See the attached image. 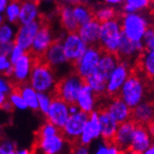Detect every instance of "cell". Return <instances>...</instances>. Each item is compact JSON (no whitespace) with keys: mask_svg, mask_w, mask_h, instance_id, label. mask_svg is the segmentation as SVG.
I'll return each instance as SVG.
<instances>
[{"mask_svg":"<svg viewBox=\"0 0 154 154\" xmlns=\"http://www.w3.org/2000/svg\"><path fill=\"white\" fill-rule=\"evenodd\" d=\"M149 80L140 72L133 71L122 86L118 96L131 109L147 99L149 93Z\"/></svg>","mask_w":154,"mask_h":154,"instance_id":"1","label":"cell"},{"mask_svg":"<svg viewBox=\"0 0 154 154\" xmlns=\"http://www.w3.org/2000/svg\"><path fill=\"white\" fill-rule=\"evenodd\" d=\"M119 20L123 34L135 42H142L147 30L151 26L146 13H121Z\"/></svg>","mask_w":154,"mask_h":154,"instance_id":"2","label":"cell"},{"mask_svg":"<svg viewBox=\"0 0 154 154\" xmlns=\"http://www.w3.org/2000/svg\"><path fill=\"white\" fill-rule=\"evenodd\" d=\"M33 59L29 84L37 92H51L57 81L55 71L42 59Z\"/></svg>","mask_w":154,"mask_h":154,"instance_id":"3","label":"cell"},{"mask_svg":"<svg viewBox=\"0 0 154 154\" xmlns=\"http://www.w3.org/2000/svg\"><path fill=\"white\" fill-rule=\"evenodd\" d=\"M84 83V79L74 71L58 79L53 91L49 93L51 97L60 98L68 104L76 103L77 98Z\"/></svg>","mask_w":154,"mask_h":154,"instance_id":"4","label":"cell"},{"mask_svg":"<svg viewBox=\"0 0 154 154\" xmlns=\"http://www.w3.org/2000/svg\"><path fill=\"white\" fill-rule=\"evenodd\" d=\"M123 32L119 18L101 23L100 38L98 45L103 52L116 54Z\"/></svg>","mask_w":154,"mask_h":154,"instance_id":"5","label":"cell"},{"mask_svg":"<svg viewBox=\"0 0 154 154\" xmlns=\"http://www.w3.org/2000/svg\"><path fill=\"white\" fill-rule=\"evenodd\" d=\"M39 20L41 22L40 29L32 42L31 49L28 51L36 59L43 58L44 54L55 39L53 37L50 20L43 15L39 16Z\"/></svg>","mask_w":154,"mask_h":154,"instance_id":"6","label":"cell"},{"mask_svg":"<svg viewBox=\"0 0 154 154\" xmlns=\"http://www.w3.org/2000/svg\"><path fill=\"white\" fill-rule=\"evenodd\" d=\"M133 72L132 63L128 60H121L111 72L106 81L105 94L109 97L118 96L119 91L125 80Z\"/></svg>","mask_w":154,"mask_h":154,"instance_id":"7","label":"cell"},{"mask_svg":"<svg viewBox=\"0 0 154 154\" xmlns=\"http://www.w3.org/2000/svg\"><path fill=\"white\" fill-rule=\"evenodd\" d=\"M103 51L99 45L88 46L81 57L75 63L74 71L83 79L92 74L98 66Z\"/></svg>","mask_w":154,"mask_h":154,"instance_id":"8","label":"cell"},{"mask_svg":"<svg viewBox=\"0 0 154 154\" xmlns=\"http://www.w3.org/2000/svg\"><path fill=\"white\" fill-rule=\"evenodd\" d=\"M89 119V114L83 111H79L69 116L62 128L63 134L69 146L79 144V138L83 132L84 127Z\"/></svg>","mask_w":154,"mask_h":154,"instance_id":"9","label":"cell"},{"mask_svg":"<svg viewBox=\"0 0 154 154\" xmlns=\"http://www.w3.org/2000/svg\"><path fill=\"white\" fill-rule=\"evenodd\" d=\"M33 63L34 59L32 55L27 51L20 58H19L12 65L13 70L9 79L12 84V88L14 86H20L23 84L29 83Z\"/></svg>","mask_w":154,"mask_h":154,"instance_id":"10","label":"cell"},{"mask_svg":"<svg viewBox=\"0 0 154 154\" xmlns=\"http://www.w3.org/2000/svg\"><path fill=\"white\" fill-rule=\"evenodd\" d=\"M62 44L66 60L72 66L88 48V45L84 43L78 32L66 33L62 39Z\"/></svg>","mask_w":154,"mask_h":154,"instance_id":"11","label":"cell"},{"mask_svg":"<svg viewBox=\"0 0 154 154\" xmlns=\"http://www.w3.org/2000/svg\"><path fill=\"white\" fill-rule=\"evenodd\" d=\"M51 103L46 115V120L54 124L55 127L63 128L69 116L68 103L57 97H51Z\"/></svg>","mask_w":154,"mask_h":154,"instance_id":"12","label":"cell"},{"mask_svg":"<svg viewBox=\"0 0 154 154\" xmlns=\"http://www.w3.org/2000/svg\"><path fill=\"white\" fill-rule=\"evenodd\" d=\"M40 26H41V22L39 19L31 23L20 25L18 27L15 39H14V44L20 45L26 52L29 51L32 47V42L40 29Z\"/></svg>","mask_w":154,"mask_h":154,"instance_id":"13","label":"cell"},{"mask_svg":"<svg viewBox=\"0 0 154 154\" xmlns=\"http://www.w3.org/2000/svg\"><path fill=\"white\" fill-rule=\"evenodd\" d=\"M144 45L143 42H135L128 37H125L124 34L121 38L120 44L116 52L117 57L121 60H137L140 54L144 52Z\"/></svg>","mask_w":154,"mask_h":154,"instance_id":"14","label":"cell"},{"mask_svg":"<svg viewBox=\"0 0 154 154\" xmlns=\"http://www.w3.org/2000/svg\"><path fill=\"white\" fill-rule=\"evenodd\" d=\"M101 137V123L99 111L94 110L89 114V119L79 138V144L89 146L94 139Z\"/></svg>","mask_w":154,"mask_h":154,"instance_id":"15","label":"cell"},{"mask_svg":"<svg viewBox=\"0 0 154 154\" xmlns=\"http://www.w3.org/2000/svg\"><path fill=\"white\" fill-rule=\"evenodd\" d=\"M62 39L63 38H55L42 58V60L49 65L55 72L59 66L68 64L64 53Z\"/></svg>","mask_w":154,"mask_h":154,"instance_id":"16","label":"cell"},{"mask_svg":"<svg viewBox=\"0 0 154 154\" xmlns=\"http://www.w3.org/2000/svg\"><path fill=\"white\" fill-rule=\"evenodd\" d=\"M102 108H104L118 124L131 120L132 109L119 96L111 97V99Z\"/></svg>","mask_w":154,"mask_h":154,"instance_id":"17","label":"cell"},{"mask_svg":"<svg viewBox=\"0 0 154 154\" xmlns=\"http://www.w3.org/2000/svg\"><path fill=\"white\" fill-rule=\"evenodd\" d=\"M135 127L136 124L132 120H128L119 124L117 130L113 139H112L111 143L117 146L122 151L129 149Z\"/></svg>","mask_w":154,"mask_h":154,"instance_id":"18","label":"cell"},{"mask_svg":"<svg viewBox=\"0 0 154 154\" xmlns=\"http://www.w3.org/2000/svg\"><path fill=\"white\" fill-rule=\"evenodd\" d=\"M153 137L148 130L147 125H137L133 132L130 149L143 153L153 143Z\"/></svg>","mask_w":154,"mask_h":154,"instance_id":"19","label":"cell"},{"mask_svg":"<svg viewBox=\"0 0 154 154\" xmlns=\"http://www.w3.org/2000/svg\"><path fill=\"white\" fill-rule=\"evenodd\" d=\"M131 120L137 125H147L154 120V102L144 100L132 109Z\"/></svg>","mask_w":154,"mask_h":154,"instance_id":"20","label":"cell"},{"mask_svg":"<svg viewBox=\"0 0 154 154\" xmlns=\"http://www.w3.org/2000/svg\"><path fill=\"white\" fill-rule=\"evenodd\" d=\"M100 29L101 23L95 19H92L91 20L80 25L77 32L88 46H92L98 45L99 44Z\"/></svg>","mask_w":154,"mask_h":154,"instance_id":"21","label":"cell"},{"mask_svg":"<svg viewBox=\"0 0 154 154\" xmlns=\"http://www.w3.org/2000/svg\"><path fill=\"white\" fill-rule=\"evenodd\" d=\"M57 11H58L59 21L62 29L66 33L77 32L79 25L74 17L72 5L64 2L59 3L57 5Z\"/></svg>","mask_w":154,"mask_h":154,"instance_id":"22","label":"cell"},{"mask_svg":"<svg viewBox=\"0 0 154 154\" xmlns=\"http://www.w3.org/2000/svg\"><path fill=\"white\" fill-rule=\"evenodd\" d=\"M98 111L101 123V137L104 141L111 143L119 124L104 108H101Z\"/></svg>","mask_w":154,"mask_h":154,"instance_id":"23","label":"cell"},{"mask_svg":"<svg viewBox=\"0 0 154 154\" xmlns=\"http://www.w3.org/2000/svg\"><path fill=\"white\" fill-rule=\"evenodd\" d=\"M98 96L93 92L91 88L88 84L84 83L79 93L76 103L80 111L91 114L92 111L96 110Z\"/></svg>","mask_w":154,"mask_h":154,"instance_id":"24","label":"cell"},{"mask_svg":"<svg viewBox=\"0 0 154 154\" xmlns=\"http://www.w3.org/2000/svg\"><path fill=\"white\" fill-rule=\"evenodd\" d=\"M119 61L120 59L116 54L103 52L94 73L107 80L111 72L114 70V68L117 66Z\"/></svg>","mask_w":154,"mask_h":154,"instance_id":"25","label":"cell"},{"mask_svg":"<svg viewBox=\"0 0 154 154\" xmlns=\"http://www.w3.org/2000/svg\"><path fill=\"white\" fill-rule=\"evenodd\" d=\"M91 8L93 12V19L98 20L100 23L119 18L120 15V10H118L117 8L112 7L103 3L94 5Z\"/></svg>","mask_w":154,"mask_h":154,"instance_id":"26","label":"cell"},{"mask_svg":"<svg viewBox=\"0 0 154 154\" xmlns=\"http://www.w3.org/2000/svg\"><path fill=\"white\" fill-rule=\"evenodd\" d=\"M138 71L149 81L154 80V53L146 51L137 59Z\"/></svg>","mask_w":154,"mask_h":154,"instance_id":"27","label":"cell"},{"mask_svg":"<svg viewBox=\"0 0 154 154\" xmlns=\"http://www.w3.org/2000/svg\"><path fill=\"white\" fill-rule=\"evenodd\" d=\"M38 6V4L33 2L22 1L19 16V24H28L37 20L40 16Z\"/></svg>","mask_w":154,"mask_h":154,"instance_id":"28","label":"cell"},{"mask_svg":"<svg viewBox=\"0 0 154 154\" xmlns=\"http://www.w3.org/2000/svg\"><path fill=\"white\" fill-rule=\"evenodd\" d=\"M154 5V0H125L120 7L121 13H146Z\"/></svg>","mask_w":154,"mask_h":154,"instance_id":"29","label":"cell"},{"mask_svg":"<svg viewBox=\"0 0 154 154\" xmlns=\"http://www.w3.org/2000/svg\"><path fill=\"white\" fill-rule=\"evenodd\" d=\"M21 96L24 99L25 103H27L28 107H30L32 110L36 111L39 109V103H38V92L30 85L29 83L23 84V85L18 86Z\"/></svg>","mask_w":154,"mask_h":154,"instance_id":"30","label":"cell"},{"mask_svg":"<svg viewBox=\"0 0 154 154\" xmlns=\"http://www.w3.org/2000/svg\"><path fill=\"white\" fill-rule=\"evenodd\" d=\"M74 17L79 23V25H82L93 19L92 8L82 3H78L72 6Z\"/></svg>","mask_w":154,"mask_h":154,"instance_id":"31","label":"cell"},{"mask_svg":"<svg viewBox=\"0 0 154 154\" xmlns=\"http://www.w3.org/2000/svg\"><path fill=\"white\" fill-rule=\"evenodd\" d=\"M86 84L91 88L93 92L98 96V97H102L103 95L105 94L106 91V79H103L99 75H97L96 73L91 74L89 77H87L84 79Z\"/></svg>","mask_w":154,"mask_h":154,"instance_id":"32","label":"cell"},{"mask_svg":"<svg viewBox=\"0 0 154 154\" xmlns=\"http://www.w3.org/2000/svg\"><path fill=\"white\" fill-rule=\"evenodd\" d=\"M22 0H9L5 10V19L12 24L19 23V16L20 12Z\"/></svg>","mask_w":154,"mask_h":154,"instance_id":"33","label":"cell"},{"mask_svg":"<svg viewBox=\"0 0 154 154\" xmlns=\"http://www.w3.org/2000/svg\"><path fill=\"white\" fill-rule=\"evenodd\" d=\"M17 30L15 28V24L12 23H5L3 22L0 25V41L4 42H14L16 36Z\"/></svg>","mask_w":154,"mask_h":154,"instance_id":"34","label":"cell"},{"mask_svg":"<svg viewBox=\"0 0 154 154\" xmlns=\"http://www.w3.org/2000/svg\"><path fill=\"white\" fill-rule=\"evenodd\" d=\"M8 100L10 101V103L13 104L14 107H16L18 109L24 110L28 108V105L22 98L20 91L18 86H14L12 88L11 91L8 94Z\"/></svg>","mask_w":154,"mask_h":154,"instance_id":"35","label":"cell"},{"mask_svg":"<svg viewBox=\"0 0 154 154\" xmlns=\"http://www.w3.org/2000/svg\"><path fill=\"white\" fill-rule=\"evenodd\" d=\"M51 95L49 92H38V103L39 109L45 116L48 113V110L51 103Z\"/></svg>","mask_w":154,"mask_h":154,"instance_id":"36","label":"cell"},{"mask_svg":"<svg viewBox=\"0 0 154 154\" xmlns=\"http://www.w3.org/2000/svg\"><path fill=\"white\" fill-rule=\"evenodd\" d=\"M12 70H13V66L9 60V57H6V55L0 57V75L5 76L8 79H10L12 75Z\"/></svg>","mask_w":154,"mask_h":154,"instance_id":"37","label":"cell"},{"mask_svg":"<svg viewBox=\"0 0 154 154\" xmlns=\"http://www.w3.org/2000/svg\"><path fill=\"white\" fill-rule=\"evenodd\" d=\"M143 45L146 51L154 53V27L150 26L143 37Z\"/></svg>","mask_w":154,"mask_h":154,"instance_id":"38","label":"cell"},{"mask_svg":"<svg viewBox=\"0 0 154 154\" xmlns=\"http://www.w3.org/2000/svg\"><path fill=\"white\" fill-rule=\"evenodd\" d=\"M25 53H26V51H25L23 48H21V47H20V45H15V44H14V46H13V48H12V50H11L9 55H8L9 60H10V62L12 63V65H13L14 63H15L19 58H20Z\"/></svg>","mask_w":154,"mask_h":154,"instance_id":"39","label":"cell"},{"mask_svg":"<svg viewBox=\"0 0 154 154\" xmlns=\"http://www.w3.org/2000/svg\"><path fill=\"white\" fill-rule=\"evenodd\" d=\"M11 90H12V84L10 82V79L5 76L0 75V92L9 94Z\"/></svg>","mask_w":154,"mask_h":154,"instance_id":"40","label":"cell"},{"mask_svg":"<svg viewBox=\"0 0 154 154\" xmlns=\"http://www.w3.org/2000/svg\"><path fill=\"white\" fill-rule=\"evenodd\" d=\"M13 46H14V42L0 41V57H2V55L8 57Z\"/></svg>","mask_w":154,"mask_h":154,"instance_id":"41","label":"cell"},{"mask_svg":"<svg viewBox=\"0 0 154 154\" xmlns=\"http://www.w3.org/2000/svg\"><path fill=\"white\" fill-rule=\"evenodd\" d=\"M70 149L72 154H90L88 146H84L81 144H75L70 146Z\"/></svg>","mask_w":154,"mask_h":154,"instance_id":"42","label":"cell"},{"mask_svg":"<svg viewBox=\"0 0 154 154\" xmlns=\"http://www.w3.org/2000/svg\"><path fill=\"white\" fill-rule=\"evenodd\" d=\"M12 150H14V148L9 142L0 144V154H9Z\"/></svg>","mask_w":154,"mask_h":154,"instance_id":"43","label":"cell"},{"mask_svg":"<svg viewBox=\"0 0 154 154\" xmlns=\"http://www.w3.org/2000/svg\"><path fill=\"white\" fill-rule=\"evenodd\" d=\"M109 144L108 142L104 141L101 144H99L98 146L96 151L94 152V154H107V151H108V148H109Z\"/></svg>","mask_w":154,"mask_h":154,"instance_id":"44","label":"cell"},{"mask_svg":"<svg viewBox=\"0 0 154 154\" xmlns=\"http://www.w3.org/2000/svg\"><path fill=\"white\" fill-rule=\"evenodd\" d=\"M125 0H102V3L115 7V8H118V7H121L125 3Z\"/></svg>","mask_w":154,"mask_h":154,"instance_id":"45","label":"cell"},{"mask_svg":"<svg viewBox=\"0 0 154 154\" xmlns=\"http://www.w3.org/2000/svg\"><path fill=\"white\" fill-rule=\"evenodd\" d=\"M121 153H122V150L117 146H116L113 143H110L109 144V148H108L107 154H121Z\"/></svg>","mask_w":154,"mask_h":154,"instance_id":"46","label":"cell"},{"mask_svg":"<svg viewBox=\"0 0 154 154\" xmlns=\"http://www.w3.org/2000/svg\"><path fill=\"white\" fill-rule=\"evenodd\" d=\"M68 111H69V114L72 115V114H75V113H77V112H79V108L77 105V103H69L68 104Z\"/></svg>","mask_w":154,"mask_h":154,"instance_id":"47","label":"cell"},{"mask_svg":"<svg viewBox=\"0 0 154 154\" xmlns=\"http://www.w3.org/2000/svg\"><path fill=\"white\" fill-rule=\"evenodd\" d=\"M8 2H9V0H0V14L5 12Z\"/></svg>","mask_w":154,"mask_h":154,"instance_id":"48","label":"cell"},{"mask_svg":"<svg viewBox=\"0 0 154 154\" xmlns=\"http://www.w3.org/2000/svg\"><path fill=\"white\" fill-rule=\"evenodd\" d=\"M7 100H8L7 99V95L5 93H3V92H0V109H2V107H3V105H4V103H6Z\"/></svg>","mask_w":154,"mask_h":154,"instance_id":"49","label":"cell"},{"mask_svg":"<svg viewBox=\"0 0 154 154\" xmlns=\"http://www.w3.org/2000/svg\"><path fill=\"white\" fill-rule=\"evenodd\" d=\"M147 128H148V130L149 131V133L151 134V136L154 137V120L147 125Z\"/></svg>","mask_w":154,"mask_h":154,"instance_id":"50","label":"cell"},{"mask_svg":"<svg viewBox=\"0 0 154 154\" xmlns=\"http://www.w3.org/2000/svg\"><path fill=\"white\" fill-rule=\"evenodd\" d=\"M121 154H142V153L138 152V151H137V150H134V149H132L129 148V149H125V150H123Z\"/></svg>","mask_w":154,"mask_h":154,"instance_id":"51","label":"cell"},{"mask_svg":"<svg viewBox=\"0 0 154 154\" xmlns=\"http://www.w3.org/2000/svg\"><path fill=\"white\" fill-rule=\"evenodd\" d=\"M149 93L151 95V100L154 102V80L151 81L150 85H149Z\"/></svg>","mask_w":154,"mask_h":154,"instance_id":"52","label":"cell"},{"mask_svg":"<svg viewBox=\"0 0 154 154\" xmlns=\"http://www.w3.org/2000/svg\"><path fill=\"white\" fill-rule=\"evenodd\" d=\"M142 154H154V149L150 146L149 149H147Z\"/></svg>","mask_w":154,"mask_h":154,"instance_id":"53","label":"cell"},{"mask_svg":"<svg viewBox=\"0 0 154 154\" xmlns=\"http://www.w3.org/2000/svg\"><path fill=\"white\" fill-rule=\"evenodd\" d=\"M22 1H30V2H33V3H36L39 5L43 0H22Z\"/></svg>","mask_w":154,"mask_h":154,"instance_id":"54","label":"cell"},{"mask_svg":"<svg viewBox=\"0 0 154 154\" xmlns=\"http://www.w3.org/2000/svg\"><path fill=\"white\" fill-rule=\"evenodd\" d=\"M18 154H30V150H27V149H25V150H22V151H20V152H18Z\"/></svg>","mask_w":154,"mask_h":154,"instance_id":"55","label":"cell"},{"mask_svg":"<svg viewBox=\"0 0 154 154\" xmlns=\"http://www.w3.org/2000/svg\"><path fill=\"white\" fill-rule=\"evenodd\" d=\"M4 20H5V17L2 15V14H0V25L4 22Z\"/></svg>","mask_w":154,"mask_h":154,"instance_id":"56","label":"cell"},{"mask_svg":"<svg viewBox=\"0 0 154 154\" xmlns=\"http://www.w3.org/2000/svg\"><path fill=\"white\" fill-rule=\"evenodd\" d=\"M64 3H67V4H70V0H62Z\"/></svg>","mask_w":154,"mask_h":154,"instance_id":"57","label":"cell"},{"mask_svg":"<svg viewBox=\"0 0 154 154\" xmlns=\"http://www.w3.org/2000/svg\"><path fill=\"white\" fill-rule=\"evenodd\" d=\"M9 154H18V153H17V152H15V151H14V150H12V151H11V152H10Z\"/></svg>","mask_w":154,"mask_h":154,"instance_id":"58","label":"cell"},{"mask_svg":"<svg viewBox=\"0 0 154 154\" xmlns=\"http://www.w3.org/2000/svg\"><path fill=\"white\" fill-rule=\"evenodd\" d=\"M151 147H152V148H153V149H154V142H153V143H152V145H151Z\"/></svg>","mask_w":154,"mask_h":154,"instance_id":"59","label":"cell"}]
</instances>
